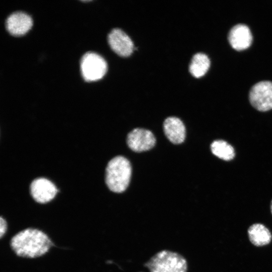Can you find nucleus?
Listing matches in <instances>:
<instances>
[{
  "label": "nucleus",
  "instance_id": "11",
  "mask_svg": "<svg viewBox=\"0 0 272 272\" xmlns=\"http://www.w3.org/2000/svg\"><path fill=\"white\" fill-rule=\"evenodd\" d=\"M165 134L174 144L182 143L185 138V127L182 121L176 117L167 118L163 124Z\"/></svg>",
  "mask_w": 272,
  "mask_h": 272
},
{
  "label": "nucleus",
  "instance_id": "14",
  "mask_svg": "<svg viewBox=\"0 0 272 272\" xmlns=\"http://www.w3.org/2000/svg\"><path fill=\"white\" fill-rule=\"evenodd\" d=\"M211 150L214 155L225 161L232 160L235 155L233 147L223 140L214 141L211 145Z\"/></svg>",
  "mask_w": 272,
  "mask_h": 272
},
{
  "label": "nucleus",
  "instance_id": "16",
  "mask_svg": "<svg viewBox=\"0 0 272 272\" xmlns=\"http://www.w3.org/2000/svg\"><path fill=\"white\" fill-rule=\"evenodd\" d=\"M270 210H271V214H272V201L271 202Z\"/></svg>",
  "mask_w": 272,
  "mask_h": 272
},
{
  "label": "nucleus",
  "instance_id": "15",
  "mask_svg": "<svg viewBox=\"0 0 272 272\" xmlns=\"http://www.w3.org/2000/svg\"><path fill=\"white\" fill-rule=\"evenodd\" d=\"M9 225L7 221L3 217H0V239L2 238L8 232Z\"/></svg>",
  "mask_w": 272,
  "mask_h": 272
},
{
  "label": "nucleus",
  "instance_id": "1",
  "mask_svg": "<svg viewBox=\"0 0 272 272\" xmlns=\"http://www.w3.org/2000/svg\"><path fill=\"white\" fill-rule=\"evenodd\" d=\"M10 246L17 256L35 259L45 255L53 243L45 232L30 227L14 235L10 240Z\"/></svg>",
  "mask_w": 272,
  "mask_h": 272
},
{
  "label": "nucleus",
  "instance_id": "8",
  "mask_svg": "<svg viewBox=\"0 0 272 272\" xmlns=\"http://www.w3.org/2000/svg\"><path fill=\"white\" fill-rule=\"evenodd\" d=\"M108 41L111 48L121 56H129L134 47L129 37L121 30L115 28L109 34Z\"/></svg>",
  "mask_w": 272,
  "mask_h": 272
},
{
  "label": "nucleus",
  "instance_id": "10",
  "mask_svg": "<svg viewBox=\"0 0 272 272\" xmlns=\"http://www.w3.org/2000/svg\"><path fill=\"white\" fill-rule=\"evenodd\" d=\"M228 40L231 46L237 51L248 48L252 41V35L249 27L244 24H237L230 30Z\"/></svg>",
  "mask_w": 272,
  "mask_h": 272
},
{
  "label": "nucleus",
  "instance_id": "6",
  "mask_svg": "<svg viewBox=\"0 0 272 272\" xmlns=\"http://www.w3.org/2000/svg\"><path fill=\"white\" fill-rule=\"evenodd\" d=\"M127 143L133 151L141 152L152 149L155 145L156 139L151 131L137 128L128 134Z\"/></svg>",
  "mask_w": 272,
  "mask_h": 272
},
{
  "label": "nucleus",
  "instance_id": "13",
  "mask_svg": "<svg viewBox=\"0 0 272 272\" xmlns=\"http://www.w3.org/2000/svg\"><path fill=\"white\" fill-rule=\"evenodd\" d=\"M210 66V60L207 55L197 53L192 57L189 70L195 78H200L206 74Z\"/></svg>",
  "mask_w": 272,
  "mask_h": 272
},
{
  "label": "nucleus",
  "instance_id": "12",
  "mask_svg": "<svg viewBox=\"0 0 272 272\" xmlns=\"http://www.w3.org/2000/svg\"><path fill=\"white\" fill-rule=\"evenodd\" d=\"M250 241L256 246L268 244L272 236L269 230L263 225L255 223L249 227L247 231Z\"/></svg>",
  "mask_w": 272,
  "mask_h": 272
},
{
  "label": "nucleus",
  "instance_id": "5",
  "mask_svg": "<svg viewBox=\"0 0 272 272\" xmlns=\"http://www.w3.org/2000/svg\"><path fill=\"white\" fill-rule=\"evenodd\" d=\"M249 101L256 109L267 111L272 109V82L261 81L255 84L249 92Z\"/></svg>",
  "mask_w": 272,
  "mask_h": 272
},
{
  "label": "nucleus",
  "instance_id": "2",
  "mask_svg": "<svg viewBox=\"0 0 272 272\" xmlns=\"http://www.w3.org/2000/svg\"><path fill=\"white\" fill-rule=\"evenodd\" d=\"M105 173V182L109 189L114 192H122L127 188L130 181V163L123 156L115 157L109 161Z\"/></svg>",
  "mask_w": 272,
  "mask_h": 272
},
{
  "label": "nucleus",
  "instance_id": "9",
  "mask_svg": "<svg viewBox=\"0 0 272 272\" xmlns=\"http://www.w3.org/2000/svg\"><path fill=\"white\" fill-rule=\"evenodd\" d=\"M32 20L27 14L15 12L8 16L6 21L7 31L12 35L18 36L25 34L31 28Z\"/></svg>",
  "mask_w": 272,
  "mask_h": 272
},
{
  "label": "nucleus",
  "instance_id": "7",
  "mask_svg": "<svg viewBox=\"0 0 272 272\" xmlns=\"http://www.w3.org/2000/svg\"><path fill=\"white\" fill-rule=\"evenodd\" d=\"M57 189L50 180L44 178L34 180L30 185V193L33 199L40 204H45L55 196Z\"/></svg>",
  "mask_w": 272,
  "mask_h": 272
},
{
  "label": "nucleus",
  "instance_id": "4",
  "mask_svg": "<svg viewBox=\"0 0 272 272\" xmlns=\"http://www.w3.org/2000/svg\"><path fill=\"white\" fill-rule=\"evenodd\" d=\"M80 67L82 77L86 81L100 80L105 75L107 69L105 59L93 52H87L82 56Z\"/></svg>",
  "mask_w": 272,
  "mask_h": 272
},
{
  "label": "nucleus",
  "instance_id": "3",
  "mask_svg": "<svg viewBox=\"0 0 272 272\" xmlns=\"http://www.w3.org/2000/svg\"><path fill=\"white\" fill-rule=\"evenodd\" d=\"M150 272H187L185 258L177 252L163 250L152 256L145 264Z\"/></svg>",
  "mask_w": 272,
  "mask_h": 272
}]
</instances>
